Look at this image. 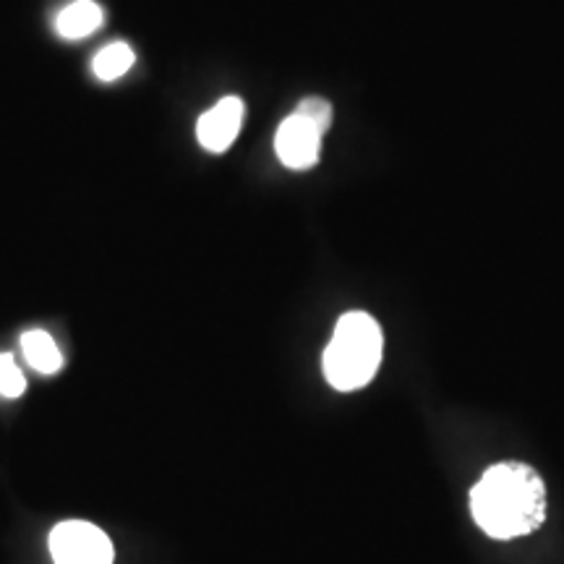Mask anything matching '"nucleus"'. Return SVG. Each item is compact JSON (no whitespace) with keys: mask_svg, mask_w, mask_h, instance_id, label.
Instances as JSON below:
<instances>
[{"mask_svg":"<svg viewBox=\"0 0 564 564\" xmlns=\"http://www.w3.org/2000/svg\"><path fill=\"white\" fill-rule=\"evenodd\" d=\"M470 512L478 528L497 541L539 531L546 520V486L531 465H491L470 491Z\"/></svg>","mask_w":564,"mask_h":564,"instance_id":"f257e3e1","label":"nucleus"},{"mask_svg":"<svg viewBox=\"0 0 564 564\" xmlns=\"http://www.w3.org/2000/svg\"><path fill=\"white\" fill-rule=\"evenodd\" d=\"M382 327L373 316L364 312L343 314L324 350V377L340 392L361 390L382 364Z\"/></svg>","mask_w":564,"mask_h":564,"instance_id":"f03ea898","label":"nucleus"},{"mask_svg":"<svg viewBox=\"0 0 564 564\" xmlns=\"http://www.w3.org/2000/svg\"><path fill=\"white\" fill-rule=\"evenodd\" d=\"M55 564H112V544L102 528L87 520H66L51 533Z\"/></svg>","mask_w":564,"mask_h":564,"instance_id":"7ed1b4c3","label":"nucleus"},{"mask_svg":"<svg viewBox=\"0 0 564 564\" xmlns=\"http://www.w3.org/2000/svg\"><path fill=\"white\" fill-rule=\"evenodd\" d=\"M324 131L314 126L301 112H293L280 123L278 137H274V152L280 162L291 171H308L319 162Z\"/></svg>","mask_w":564,"mask_h":564,"instance_id":"20e7f679","label":"nucleus"},{"mask_svg":"<svg viewBox=\"0 0 564 564\" xmlns=\"http://www.w3.org/2000/svg\"><path fill=\"white\" fill-rule=\"evenodd\" d=\"M243 100L241 97H223L215 108L204 112L196 123V139L207 152H228L230 144L241 133L243 123Z\"/></svg>","mask_w":564,"mask_h":564,"instance_id":"39448f33","label":"nucleus"},{"mask_svg":"<svg viewBox=\"0 0 564 564\" xmlns=\"http://www.w3.org/2000/svg\"><path fill=\"white\" fill-rule=\"evenodd\" d=\"M105 13L95 0H76L68 9L58 13V21H55V30H58L61 37L66 40H82L95 34L102 26Z\"/></svg>","mask_w":564,"mask_h":564,"instance_id":"423d86ee","label":"nucleus"},{"mask_svg":"<svg viewBox=\"0 0 564 564\" xmlns=\"http://www.w3.org/2000/svg\"><path fill=\"white\" fill-rule=\"evenodd\" d=\"M21 350H24L26 361H30L32 369L40 373H55L61 371L63 356L61 348L45 329H30V333L21 335Z\"/></svg>","mask_w":564,"mask_h":564,"instance_id":"0eeeda50","label":"nucleus"},{"mask_svg":"<svg viewBox=\"0 0 564 564\" xmlns=\"http://www.w3.org/2000/svg\"><path fill=\"white\" fill-rule=\"evenodd\" d=\"M133 61H137V55H133L131 45H126V42H112V45L102 47V51L95 55L91 68H95V76L100 82H116L121 79L123 74H129Z\"/></svg>","mask_w":564,"mask_h":564,"instance_id":"6e6552de","label":"nucleus"},{"mask_svg":"<svg viewBox=\"0 0 564 564\" xmlns=\"http://www.w3.org/2000/svg\"><path fill=\"white\" fill-rule=\"evenodd\" d=\"M26 390V379L11 352H0V394L6 398H21Z\"/></svg>","mask_w":564,"mask_h":564,"instance_id":"1a4fd4ad","label":"nucleus"},{"mask_svg":"<svg viewBox=\"0 0 564 564\" xmlns=\"http://www.w3.org/2000/svg\"><path fill=\"white\" fill-rule=\"evenodd\" d=\"M295 112H301L303 118H308L314 126H319L324 133L329 131V123H333V105L324 100V97H306V100H301Z\"/></svg>","mask_w":564,"mask_h":564,"instance_id":"9d476101","label":"nucleus"}]
</instances>
